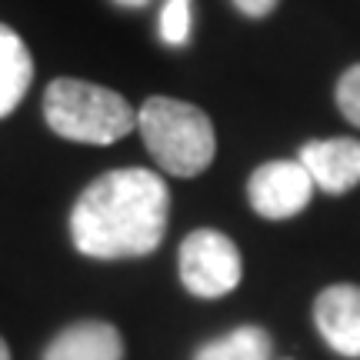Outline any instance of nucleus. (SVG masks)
I'll return each mask as SVG.
<instances>
[{
    "instance_id": "f257e3e1",
    "label": "nucleus",
    "mask_w": 360,
    "mask_h": 360,
    "mask_svg": "<svg viewBox=\"0 0 360 360\" xmlns=\"http://www.w3.org/2000/svg\"><path fill=\"white\" fill-rule=\"evenodd\" d=\"M170 217V191L147 167H120L90 184L70 210V237L84 257L127 260L154 254Z\"/></svg>"
},
{
    "instance_id": "f03ea898",
    "label": "nucleus",
    "mask_w": 360,
    "mask_h": 360,
    "mask_svg": "<svg viewBox=\"0 0 360 360\" xmlns=\"http://www.w3.org/2000/svg\"><path fill=\"white\" fill-rule=\"evenodd\" d=\"M137 130L147 143V154L170 177H197L214 164L217 154L214 124L200 107L187 101H174V97L143 101V107L137 110Z\"/></svg>"
},
{
    "instance_id": "7ed1b4c3",
    "label": "nucleus",
    "mask_w": 360,
    "mask_h": 360,
    "mask_svg": "<svg viewBox=\"0 0 360 360\" xmlns=\"http://www.w3.org/2000/svg\"><path fill=\"white\" fill-rule=\"evenodd\" d=\"M44 120L57 137L94 147L117 143L137 127V114L117 90L77 77L51 80L44 90Z\"/></svg>"
},
{
    "instance_id": "20e7f679",
    "label": "nucleus",
    "mask_w": 360,
    "mask_h": 360,
    "mask_svg": "<svg viewBox=\"0 0 360 360\" xmlns=\"http://www.w3.org/2000/svg\"><path fill=\"white\" fill-rule=\"evenodd\" d=\"M244 277V260L240 250L227 233L200 227L184 237L180 244V281L193 297L217 300L231 294Z\"/></svg>"
},
{
    "instance_id": "39448f33",
    "label": "nucleus",
    "mask_w": 360,
    "mask_h": 360,
    "mask_svg": "<svg viewBox=\"0 0 360 360\" xmlns=\"http://www.w3.org/2000/svg\"><path fill=\"white\" fill-rule=\"evenodd\" d=\"M314 197V180L300 160L260 164L247 180V200L264 220L297 217Z\"/></svg>"
},
{
    "instance_id": "423d86ee",
    "label": "nucleus",
    "mask_w": 360,
    "mask_h": 360,
    "mask_svg": "<svg viewBox=\"0 0 360 360\" xmlns=\"http://www.w3.org/2000/svg\"><path fill=\"white\" fill-rule=\"evenodd\" d=\"M314 323L323 344L340 357H360V287L357 283H334L321 290L314 304Z\"/></svg>"
},
{
    "instance_id": "0eeeda50",
    "label": "nucleus",
    "mask_w": 360,
    "mask_h": 360,
    "mask_svg": "<svg viewBox=\"0 0 360 360\" xmlns=\"http://www.w3.org/2000/svg\"><path fill=\"white\" fill-rule=\"evenodd\" d=\"M297 160L323 193H347L360 184V141L354 137L310 141L300 147Z\"/></svg>"
},
{
    "instance_id": "6e6552de",
    "label": "nucleus",
    "mask_w": 360,
    "mask_h": 360,
    "mask_svg": "<svg viewBox=\"0 0 360 360\" xmlns=\"http://www.w3.org/2000/svg\"><path fill=\"white\" fill-rule=\"evenodd\" d=\"M44 360H124V340L114 323L80 321L53 337Z\"/></svg>"
},
{
    "instance_id": "1a4fd4ad",
    "label": "nucleus",
    "mask_w": 360,
    "mask_h": 360,
    "mask_svg": "<svg viewBox=\"0 0 360 360\" xmlns=\"http://www.w3.org/2000/svg\"><path fill=\"white\" fill-rule=\"evenodd\" d=\"M30 80H34V57L27 51L24 37L7 24H0V120L20 107Z\"/></svg>"
},
{
    "instance_id": "9d476101",
    "label": "nucleus",
    "mask_w": 360,
    "mask_h": 360,
    "mask_svg": "<svg viewBox=\"0 0 360 360\" xmlns=\"http://www.w3.org/2000/svg\"><path fill=\"white\" fill-rule=\"evenodd\" d=\"M193 360H274V344L260 327H237L204 344L193 354Z\"/></svg>"
},
{
    "instance_id": "9b49d317",
    "label": "nucleus",
    "mask_w": 360,
    "mask_h": 360,
    "mask_svg": "<svg viewBox=\"0 0 360 360\" xmlns=\"http://www.w3.org/2000/svg\"><path fill=\"white\" fill-rule=\"evenodd\" d=\"M191 11L193 0H167L160 7V20H157V34L167 47H187L191 44Z\"/></svg>"
},
{
    "instance_id": "f8f14e48",
    "label": "nucleus",
    "mask_w": 360,
    "mask_h": 360,
    "mask_svg": "<svg viewBox=\"0 0 360 360\" xmlns=\"http://www.w3.org/2000/svg\"><path fill=\"white\" fill-rule=\"evenodd\" d=\"M337 107L354 127H360V64L344 70V77L337 80Z\"/></svg>"
},
{
    "instance_id": "ddd939ff",
    "label": "nucleus",
    "mask_w": 360,
    "mask_h": 360,
    "mask_svg": "<svg viewBox=\"0 0 360 360\" xmlns=\"http://www.w3.org/2000/svg\"><path fill=\"white\" fill-rule=\"evenodd\" d=\"M231 4L244 13V17L260 20V17H270V13L277 11V4H281V0H231Z\"/></svg>"
},
{
    "instance_id": "4468645a",
    "label": "nucleus",
    "mask_w": 360,
    "mask_h": 360,
    "mask_svg": "<svg viewBox=\"0 0 360 360\" xmlns=\"http://www.w3.org/2000/svg\"><path fill=\"white\" fill-rule=\"evenodd\" d=\"M117 7H124V11H141V7H147L150 0H114Z\"/></svg>"
},
{
    "instance_id": "2eb2a0df",
    "label": "nucleus",
    "mask_w": 360,
    "mask_h": 360,
    "mask_svg": "<svg viewBox=\"0 0 360 360\" xmlns=\"http://www.w3.org/2000/svg\"><path fill=\"white\" fill-rule=\"evenodd\" d=\"M0 360H11V350H7V344L0 340Z\"/></svg>"
}]
</instances>
